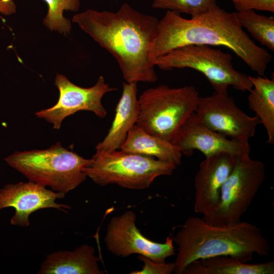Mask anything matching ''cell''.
Returning a JSON list of instances; mask_svg holds the SVG:
<instances>
[{
	"label": "cell",
	"instance_id": "obj_10",
	"mask_svg": "<svg viewBox=\"0 0 274 274\" xmlns=\"http://www.w3.org/2000/svg\"><path fill=\"white\" fill-rule=\"evenodd\" d=\"M136 219L135 214L130 210L111 218L104 238L111 253L121 257L138 254L160 263L176 254L173 237L168 236L163 243L153 242L141 233L135 225Z\"/></svg>",
	"mask_w": 274,
	"mask_h": 274
},
{
	"label": "cell",
	"instance_id": "obj_3",
	"mask_svg": "<svg viewBox=\"0 0 274 274\" xmlns=\"http://www.w3.org/2000/svg\"><path fill=\"white\" fill-rule=\"evenodd\" d=\"M178 247L174 273L182 274L195 260L226 256L248 263L254 254L267 256L270 247L260 228L247 222L214 225L203 218H188L173 237Z\"/></svg>",
	"mask_w": 274,
	"mask_h": 274
},
{
	"label": "cell",
	"instance_id": "obj_16",
	"mask_svg": "<svg viewBox=\"0 0 274 274\" xmlns=\"http://www.w3.org/2000/svg\"><path fill=\"white\" fill-rule=\"evenodd\" d=\"M94 247L82 245L72 251H59L48 254L39 274H102L94 255Z\"/></svg>",
	"mask_w": 274,
	"mask_h": 274
},
{
	"label": "cell",
	"instance_id": "obj_11",
	"mask_svg": "<svg viewBox=\"0 0 274 274\" xmlns=\"http://www.w3.org/2000/svg\"><path fill=\"white\" fill-rule=\"evenodd\" d=\"M54 84L59 91L57 102L52 107L42 110L36 115L52 123L54 129H59L63 119L80 111L93 112L100 118L107 114L101 99L108 92L117 90L110 86L100 76L95 84L89 88L78 86L71 82L65 76L56 75Z\"/></svg>",
	"mask_w": 274,
	"mask_h": 274
},
{
	"label": "cell",
	"instance_id": "obj_5",
	"mask_svg": "<svg viewBox=\"0 0 274 274\" xmlns=\"http://www.w3.org/2000/svg\"><path fill=\"white\" fill-rule=\"evenodd\" d=\"M199 97L192 86L160 85L147 89L138 97L136 124L149 134L172 142L181 126L195 112Z\"/></svg>",
	"mask_w": 274,
	"mask_h": 274
},
{
	"label": "cell",
	"instance_id": "obj_19",
	"mask_svg": "<svg viewBox=\"0 0 274 274\" xmlns=\"http://www.w3.org/2000/svg\"><path fill=\"white\" fill-rule=\"evenodd\" d=\"M253 88L249 91L248 102L265 128L267 143L274 144V79L263 76L252 77Z\"/></svg>",
	"mask_w": 274,
	"mask_h": 274
},
{
	"label": "cell",
	"instance_id": "obj_15",
	"mask_svg": "<svg viewBox=\"0 0 274 274\" xmlns=\"http://www.w3.org/2000/svg\"><path fill=\"white\" fill-rule=\"evenodd\" d=\"M135 83H123L121 96L117 104L111 126L104 139L96 146V152L120 150L128 132L136 124L139 114Z\"/></svg>",
	"mask_w": 274,
	"mask_h": 274
},
{
	"label": "cell",
	"instance_id": "obj_21",
	"mask_svg": "<svg viewBox=\"0 0 274 274\" xmlns=\"http://www.w3.org/2000/svg\"><path fill=\"white\" fill-rule=\"evenodd\" d=\"M48 6V12L43 20V24L51 31L65 36L72 29L71 21L63 16L64 11L77 12L80 7V0H43Z\"/></svg>",
	"mask_w": 274,
	"mask_h": 274
},
{
	"label": "cell",
	"instance_id": "obj_6",
	"mask_svg": "<svg viewBox=\"0 0 274 274\" xmlns=\"http://www.w3.org/2000/svg\"><path fill=\"white\" fill-rule=\"evenodd\" d=\"M91 159L84 173L95 184H116L133 190L149 188L157 177L172 175L177 166L152 156L121 150L96 152Z\"/></svg>",
	"mask_w": 274,
	"mask_h": 274
},
{
	"label": "cell",
	"instance_id": "obj_22",
	"mask_svg": "<svg viewBox=\"0 0 274 274\" xmlns=\"http://www.w3.org/2000/svg\"><path fill=\"white\" fill-rule=\"evenodd\" d=\"M216 4V0H154L152 7L185 13L191 17L204 13Z\"/></svg>",
	"mask_w": 274,
	"mask_h": 274
},
{
	"label": "cell",
	"instance_id": "obj_7",
	"mask_svg": "<svg viewBox=\"0 0 274 274\" xmlns=\"http://www.w3.org/2000/svg\"><path fill=\"white\" fill-rule=\"evenodd\" d=\"M155 65L164 71L190 68L202 74L215 92L227 91L230 86L239 91H250V76L236 70L232 56L207 45H188L174 49L156 57Z\"/></svg>",
	"mask_w": 274,
	"mask_h": 274
},
{
	"label": "cell",
	"instance_id": "obj_2",
	"mask_svg": "<svg viewBox=\"0 0 274 274\" xmlns=\"http://www.w3.org/2000/svg\"><path fill=\"white\" fill-rule=\"evenodd\" d=\"M188 45L223 46L238 56L259 76H263L272 56L257 46L243 29L236 12L229 13L217 4L201 15L187 19L167 10L159 20L152 57Z\"/></svg>",
	"mask_w": 274,
	"mask_h": 274
},
{
	"label": "cell",
	"instance_id": "obj_14",
	"mask_svg": "<svg viewBox=\"0 0 274 274\" xmlns=\"http://www.w3.org/2000/svg\"><path fill=\"white\" fill-rule=\"evenodd\" d=\"M182 154L191 156L198 150L205 157L219 152H226L235 156L250 154L249 144H243L229 139L207 126L195 112L191 114L179 129L172 142Z\"/></svg>",
	"mask_w": 274,
	"mask_h": 274
},
{
	"label": "cell",
	"instance_id": "obj_17",
	"mask_svg": "<svg viewBox=\"0 0 274 274\" xmlns=\"http://www.w3.org/2000/svg\"><path fill=\"white\" fill-rule=\"evenodd\" d=\"M120 150L152 156L176 166L181 163L183 156L173 143L149 134L136 124L128 132Z\"/></svg>",
	"mask_w": 274,
	"mask_h": 274
},
{
	"label": "cell",
	"instance_id": "obj_9",
	"mask_svg": "<svg viewBox=\"0 0 274 274\" xmlns=\"http://www.w3.org/2000/svg\"><path fill=\"white\" fill-rule=\"evenodd\" d=\"M195 112L211 129L245 144H249L257 126L261 124L256 115L249 116L243 112L227 91L199 97Z\"/></svg>",
	"mask_w": 274,
	"mask_h": 274
},
{
	"label": "cell",
	"instance_id": "obj_12",
	"mask_svg": "<svg viewBox=\"0 0 274 274\" xmlns=\"http://www.w3.org/2000/svg\"><path fill=\"white\" fill-rule=\"evenodd\" d=\"M235 156L219 152L206 156L194 177V211L207 220L217 210L222 185L231 173L236 161Z\"/></svg>",
	"mask_w": 274,
	"mask_h": 274
},
{
	"label": "cell",
	"instance_id": "obj_4",
	"mask_svg": "<svg viewBox=\"0 0 274 274\" xmlns=\"http://www.w3.org/2000/svg\"><path fill=\"white\" fill-rule=\"evenodd\" d=\"M5 160L29 181L65 194L86 180L84 170L92 159L63 148L58 142L45 150L15 151Z\"/></svg>",
	"mask_w": 274,
	"mask_h": 274
},
{
	"label": "cell",
	"instance_id": "obj_25",
	"mask_svg": "<svg viewBox=\"0 0 274 274\" xmlns=\"http://www.w3.org/2000/svg\"><path fill=\"white\" fill-rule=\"evenodd\" d=\"M16 6L14 0H0V13L10 15L16 12Z\"/></svg>",
	"mask_w": 274,
	"mask_h": 274
},
{
	"label": "cell",
	"instance_id": "obj_20",
	"mask_svg": "<svg viewBox=\"0 0 274 274\" xmlns=\"http://www.w3.org/2000/svg\"><path fill=\"white\" fill-rule=\"evenodd\" d=\"M238 21L262 45L274 51V18L256 13L253 10L236 12Z\"/></svg>",
	"mask_w": 274,
	"mask_h": 274
},
{
	"label": "cell",
	"instance_id": "obj_18",
	"mask_svg": "<svg viewBox=\"0 0 274 274\" xmlns=\"http://www.w3.org/2000/svg\"><path fill=\"white\" fill-rule=\"evenodd\" d=\"M274 261L251 264L230 256H222L195 260L182 274H273Z\"/></svg>",
	"mask_w": 274,
	"mask_h": 274
},
{
	"label": "cell",
	"instance_id": "obj_24",
	"mask_svg": "<svg viewBox=\"0 0 274 274\" xmlns=\"http://www.w3.org/2000/svg\"><path fill=\"white\" fill-rule=\"evenodd\" d=\"M237 12L260 10L274 12V0H230Z\"/></svg>",
	"mask_w": 274,
	"mask_h": 274
},
{
	"label": "cell",
	"instance_id": "obj_13",
	"mask_svg": "<svg viewBox=\"0 0 274 274\" xmlns=\"http://www.w3.org/2000/svg\"><path fill=\"white\" fill-rule=\"evenodd\" d=\"M65 195L31 181L8 184L0 190V210L13 208L15 212L10 224L27 227L30 223L29 216L39 210L54 208L66 213V209L71 207L55 201L64 198Z\"/></svg>",
	"mask_w": 274,
	"mask_h": 274
},
{
	"label": "cell",
	"instance_id": "obj_1",
	"mask_svg": "<svg viewBox=\"0 0 274 274\" xmlns=\"http://www.w3.org/2000/svg\"><path fill=\"white\" fill-rule=\"evenodd\" d=\"M77 23L116 60L127 83L157 80L152 52L159 20L127 3L116 12L92 9L76 14Z\"/></svg>",
	"mask_w": 274,
	"mask_h": 274
},
{
	"label": "cell",
	"instance_id": "obj_23",
	"mask_svg": "<svg viewBox=\"0 0 274 274\" xmlns=\"http://www.w3.org/2000/svg\"><path fill=\"white\" fill-rule=\"evenodd\" d=\"M138 258L144 263L143 268L141 270L133 271L130 274H171L174 272V262H158L140 255Z\"/></svg>",
	"mask_w": 274,
	"mask_h": 274
},
{
	"label": "cell",
	"instance_id": "obj_8",
	"mask_svg": "<svg viewBox=\"0 0 274 274\" xmlns=\"http://www.w3.org/2000/svg\"><path fill=\"white\" fill-rule=\"evenodd\" d=\"M265 179L264 164L250 154L238 156L233 169L222 186L219 206L208 220L214 225L241 221Z\"/></svg>",
	"mask_w": 274,
	"mask_h": 274
}]
</instances>
